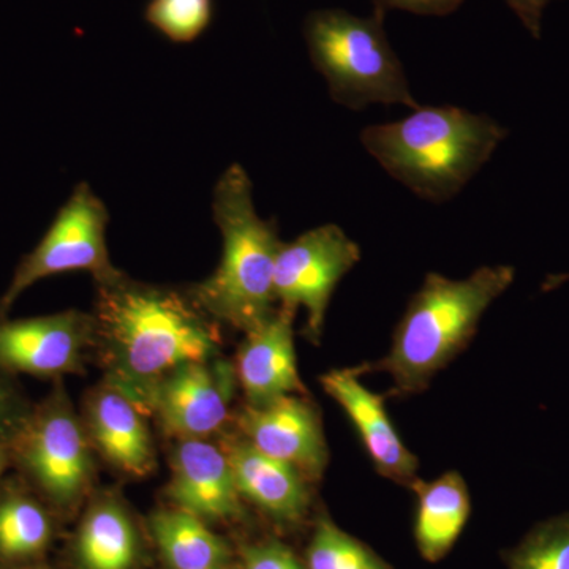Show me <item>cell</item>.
<instances>
[{"instance_id":"cell-28","label":"cell","mask_w":569,"mask_h":569,"mask_svg":"<svg viewBox=\"0 0 569 569\" xmlns=\"http://www.w3.org/2000/svg\"><path fill=\"white\" fill-rule=\"evenodd\" d=\"M11 468L10 449L6 441H0V481L6 477V471Z\"/></svg>"},{"instance_id":"cell-16","label":"cell","mask_w":569,"mask_h":569,"mask_svg":"<svg viewBox=\"0 0 569 569\" xmlns=\"http://www.w3.org/2000/svg\"><path fill=\"white\" fill-rule=\"evenodd\" d=\"M296 310L277 307L274 316L246 332L234 367L246 406L264 407L287 396H309L296 362Z\"/></svg>"},{"instance_id":"cell-4","label":"cell","mask_w":569,"mask_h":569,"mask_svg":"<svg viewBox=\"0 0 569 569\" xmlns=\"http://www.w3.org/2000/svg\"><path fill=\"white\" fill-rule=\"evenodd\" d=\"M212 213L222 233V260L187 293L216 323L246 335L274 316V269L283 242L276 222L258 216L241 164H231L217 182Z\"/></svg>"},{"instance_id":"cell-1","label":"cell","mask_w":569,"mask_h":569,"mask_svg":"<svg viewBox=\"0 0 569 569\" xmlns=\"http://www.w3.org/2000/svg\"><path fill=\"white\" fill-rule=\"evenodd\" d=\"M96 288L93 362L102 381L144 413L153 388L171 370L222 355L220 325L187 290L138 282L123 272Z\"/></svg>"},{"instance_id":"cell-6","label":"cell","mask_w":569,"mask_h":569,"mask_svg":"<svg viewBox=\"0 0 569 569\" xmlns=\"http://www.w3.org/2000/svg\"><path fill=\"white\" fill-rule=\"evenodd\" d=\"M11 468L66 526L78 518L97 489V455L81 415L62 380L52 388L9 443Z\"/></svg>"},{"instance_id":"cell-19","label":"cell","mask_w":569,"mask_h":569,"mask_svg":"<svg viewBox=\"0 0 569 569\" xmlns=\"http://www.w3.org/2000/svg\"><path fill=\"white\" fill-rule=\"evenodd\" d=\"M144 520L159 569H219L238 559L234 541L183 509L162 505Z\"/></svg>"},{"instance_id":"cell-12","label":"cell","mask_w":569,"mask_h":569,"mask_svg":"<svg viewBox=\"0 0 569 569\" xmlns=\"http://www.w3.org/2000/svg\"><path fill=\"white\" fill-rule=\"evenodd\" d=\"M164 505L183 509L212 527L244 529L252 522L233 468L219 440H171Z\"/></svg>"},{"instance_id":"cell-3","label":"cell","mask_w":569,"mask_h":569,"mask_svg":"<svg viewBox=\"0 0 569 569\" xmlns=\"http://www.w3.org/2000/svg\"><path fill=\"white\" fill-rule=\"evenodd\" d=\"M508 130L458 107H418L402 121L366 127L361 142L391 178L445 203L489 162Z\"/></svg>"},{"instance_id":"cell-26","label":"cell","mask_w":569,"mask_h":569,"mask_svg":"<svg viewBox=\"0 0 569 569\" xmlns=\"http://www.w3.org/2000/svg\"><path fill=\"white\" fill-rule=\"evenodd\" d=\"M466 0H372L373 10L387 14L388 10L410 11L426 17H447L455 13Z\"/></svg>"},{"instance_id":"cell-5","label":"cell","mask_w":569,"mask_h":569,"mask_svg":"<svg viewBox=\"0 0 569 569\" xmlns=\"http://www.w3.org/2000/svg\"><path fill=\"white\" fill-rule=\"evenodd\" d=\"M387 14L373 10L361 18L346 10L312 11L305 22L310 59L328 82L335 102L353 111L372 103H419L408 84L406 70L389 44Z\"/></svg>"},{"instance_id":"cell-11","label":"cell","mask_w":569,"mask_h":569,"mask_svg":"<svg viewBox=\"0 0 569 569\" xmlns=\"http://www.w3.org/2000/svg\"><path fill=\"white\" fill-rule=\"evenodd\" d=\"M93 339L92 313L81 310L0 318V369L52 381L81 376L93 361Z\"/></svg>"},{"instance_id":"cell-27","label":"cell","mask_w":569,"mask_h":569,"mask_svg":"<svg viewBox=\"0 0 569 569\" xmlns=\"http://www.w3.org/2000/svg\"><path fill=\"white\" fill-rule=\"evenodd\" d=\"M505 2L508 3L509 9L515 11L516 17L522 21L527 31L535 39H539V36H541L542 13H545L546 7L552 0H505Z\"/></svg>"},{"instance_id":"cell-7","label":"cell","mask_w":569,"mask_h":569,"mask_svg":"<svg viewBox=\"0 0 569 569\" xmlns=\"http://www.w3.org/2000/svg\"><path fill=\"white\" fill-rule=\"evenodd\" d=\"M108 220L107 206L89 183L74 187L39 244L14 269L9 288L0 298V318H7L17 299L47 277L88 271L99 283L121 274L108 253Z\"/></svg>"},{"instance_id":"cell-15","label":"cell","mask_w":569,"mask_h":569,"mask_svg":"<svg viewBox=\"0 0 569 569\" xmlns=\"http://www.w3.org/2000/svg\"><path fill=\"white\" fill-rule=\"evenodd\" d=\"M81 419L97 458L126 478L156 473L157 449L148 415L126 395L100 381L86 392Z\"/></svg>"},{"instance_id":"cell-29","label":"cell","mask_w":569,"mask_h":569,"mask_svg":"<svg viewBox=\"0 0 569 569\" xmlns=\"http://www.w3.org/2000/svg\"><path fill=\"white\" fill-rule=\"evenodd\" d=\"M18 569H61L58 565L51 563L50 560L40 561V563L29 565V567H22Z\"/></svg>"},{"instance_id":"cell-17","label":"cell","mask_w":569,"mask_h":569,"mask_svg":"<svg viewBox=\"0 0 569 569\" xmlns=\"http://www.w3.org/2000/svg\"><path fill=\"white\" fill-rule=\"evenodd\" d=\"M326 395L346 411L381 477L410 488L417 479L418 459L400 440L385 406V396L370 391L351 369L331 370L320 378Z\"/></svg>"},{"instance_id":"cell-21","label":"cell","mask_w":569,"mask_h":569,"mask_svg":"<svg viewBox=\"0 0 569 569\" xmlns=\"http://www.w3.org/2000/svg\"><path fill=\"white\" fill-rule=\"evenodd\" d=\"M302 563L306 569H395L325 511L313 520Z\"/></svg>"},{"instance_id":"cell-8","label":"cell","mask_w":569,"mask_h":569,"mask_svg":"<svg viewBox=\"0 0 569 569\" xmlns=\"http://www.w3.org/2000/svg\"><path fill=\"white\" fill-rule=\"evenodd\" d=\"M238 376L222 355L176 367L153 388L146 413L170 440L219 438L230 429Z\"/></svg>"},{"instance_id":"cell-10","label":"cell","mask_w":569,"mask_h":569,"mask_svg":"<svg viewBox=\"0 0 569 569\" xmlns=\"http://www.w3.org/2000/svg\"><path fill=\"white\" fill-rule=\"evenodd\" d=\"M73 529L63 535L61 569H151L156 565L144 518L119 488H97Z\"/></svg>"},{"instance_id":"cell-25","label":"cell","mask_w":569,"mask_h":569,"mask_svg":"<svg viewBox=\"0 0 569 569\" xmlns=\"http://www.w3.org/2000/svg\"><path fill=\"white\" fill-rule=\"evenodd\" d=\"M32 407L17 377L0 369V441L9 445L13 440Z\"/></svg>"},{"instance_id":"cell-9","label":"cell","mask_w":569,"mask_h":569,"mask_svg":"<svg viewBox=\"0 0 569 569\" xmlns=\"http://www.w3.org/2000/svg\"><path fill=\"white\" fill-rule=\"evenodd\" d=\"M361 260V249L337 224H323L282 244L277 253L274 296L279 307H305V336L320 342L337 283Z\"/></svg>"},{"instance_id":"cell-13","label":"cell","mask_w":569,"mask_h":569,"mask_svg":"<svg viewBox=\"0 0 569 569\" xmlns=\"http://www.w3.org/2000/svg\"><path fill=\"white\" fill-rule=\"evenodd\" d=\"M231 425L254 449L298 468L310 482L323 477L329 449L320 410L309 396H287L264 407L244 403Z\"/></svg>"},{"instance_id":"cell-14","label":"cell","mask_w":569,"mask_h":569,"mask_svg":"<svg viewBox=\"0 0 569 569\" xmlns=\"http://www.w3.org/2000/svg\"><path fill=\"white\" fill-rule=\"evenodd\" d=\"M219 443L230 459L236 486L247 507L277 530L305 526L312 509V482L298 468L258 451L231 427L219 437Z\"/></svg>"},{"instance_id":"cell-18","label":"cell","mask_w":569,"mask_h":569,"mask_svg":"<svg viewBox=\"0 0 569 569\" xmlns=\"http://www.w3.org/2000/svg\"><path fill=\"white\" fill-rule=\"evenodd\" d=\"M66 523L47 501L13 473L0 481V569L50 560Z\"/></svg>"},{"instance_id":"cell-23","label":"cell","mask_w":569,"mask_h":569,"mask_svg":"<svg viewBox=\"0 0 569 569\" xmlns=\"http://www.w3.org/2000/svg\"><path fill=\"white\" fill-rule=\"evenodd\" d=\"M212 0H149L146 21L174 43L197 40L211 24Z\"/></svg>"},{"instance_id":"cell-30","label":"cell","mask_w":569,"mask_h":569,"mask_svg":"<svg viewBox=\"0 0 569 569\" xmlns=\"http://www.w3.org/2000/svg\"><path fill=\"white\" fill-rule=\"evenodd\" d=\"M219 569H242V568H241V565H239L238 559H236L234 561H231V563L224 565V567L219 568Z\"/></svg>"},{"instance_id":"cell-24","label":"cell","mask_w":569,"mask_h":569,"mask_svg":"<svg viewBox=\"0 0 569 569\" xmlns=\"http://www.w3.org/2000/svg\"><path fill=\"white\" fill-rule=\"evenodd\" d=\"M236 557L242 569H306L290 546L277 537L236 538Z\"/></svg>"},{"instance_id":"cell-20","label":"cell","mask_w":569,"mask_h":569,"mask_svg":"<svg viewBox=\"0 0 569 569\" xmlns=\"http://www.w3.org/2000/svg\"><path fill=\"white\" fill-rule=\"evenodd\" d=\"M417 493L415 539L422 559L436 563L448 556L466 529L471 512L470 492L458 471H448L433 481L415 479Z\"/></svg>"},{"instance_id":"cell-2","label":"cell","mask_w":569,"mask_h":569,"mask_svg":"<svg viewBox=\"0 0 569 569\" xmlns=\"http://www.w3.org/2000/svg\"><path fill=\"white\" fill-rule=\"evenodd\" d=\"M512 266H482L470 277L452 280L430 272L408 301L389 353L376 365L353 367L391 376L392 396L418 395L438 370L468 347L488 307L515 282Z\"/></svg>"},{"instance_id":"cell-22","label":"cell","mask_w":569,"mask_h":569,"mask_svg":"<svg viewBox=\"0 0 569 569\" xmlns=\"http://www.w3.org/2000/svg\"><path fill=\"white\" fill-rule=\"evenodd\" d=\"M505 560L509 569H569V512L538 523Z\"/></svg>"}]
</instances>
